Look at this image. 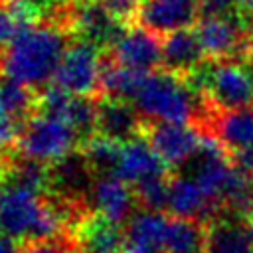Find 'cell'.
<instances>
[{
  "instance_id": "obj_1",
  "label": "cell",
  "mask_w": 253,
  "mask_h": 253,
  "mask_svg": "<svg viewBox=\"0 0 253 253\" xmlns=\"http://www.w3.org/2000/svg\"><path fill=\"white\" fill-rule=\"evenodd\" d=\"M67 34L69 32L53 20H43L20 28L6 49H2V75L28 87L49 85L67 49Z\"/></svg>"
},
{
  "instance_id": "obj_2",
  "label": "cell",
  "mask_w": 253,
  "mask_h": 253,
  "mask_svg": "<svg viewBox=\"0 0 253 253\" xmlns=\"http://www.w3.org/2000/svg\"><path fill=\"white\" fill-rule=\"evenodd\" d=\"M65 225L67 217L57 200L49 202L40 192L22 186H6L2 190L0 229L4 233L26 241H47L61 237Z\"/></svg>"
},
{
  "instance_id": "obj_3",
  "label": "cell",
  "mask_w": 253,
  "mask_h": 253,
  "mask_svg": "<svg viewBox=\"0 0 253 253\" xmlns=\"http://www.w3.org/2000/svg\"><path fill=\"white\" fill-rule=\"evenodd\" d=\"M132 105L140 117H144V121L192 125L202 107V99L194 93L184 77L160 69L144 77L132 99Z\"/></svg>"
},
{
  "instance_id": "obj_4",
  "label": "cell",
  "mask_w": 253,
  "mask_h": 253,
  "mask_svg": "<svg viewBox=\"0 0 253 253\" xmlns=\"http://www.w3.org/2000/svg\"><path fill=\"white\" fill-rule=\"evenodd\" d=\"M79 140V132L65 119L47 113H36L26 123L18 148L20 154L28 158L40 160L43 164H53L71 154Z\"/></svg>"
},
{
  "instance_id": "obj_5",
  "label": "cell",
  "mask_w": 253,
  "mask_h": 253,
  "mask_svg": "<svg viewBox=\"0 0 253 253\" xmlns=\"http://www.w3.org/2000/svg\"><path fill=\"white\" fill-rule=\"evenodd\" d=\"M249 22L243 14L200 18L196 34L208 61H245V36Z\"/></svg>"
},
{
  "instance_id": "obj_6",
  "label": "cell",
  "mask_w": 253,
  "mask_h": 253,
  "mask_svg": "<svg viewBox=\"0 0 253 253\" xmlns=\"http://www.w3.org/2000/svg\"><path fill=\"white\" fill-rule=\"evenodd\" d=\"M101 59L103 55H99L97 45L79 40L65 49L51 83L59 85L71 95L99 99Z\"/></svg>"
},
{
  "instance_id": "obj_7",
  "label": "cell",
  "mask_w": 253,
  "mask_h": 253,
  "mask_svg": "<svg viewBox=\"0 0 253 253\" xmlns=\"http://www.w3.org/2000/svg\"><path fill=\"white\" fill-rule=\"evenodd\" d=\"M142 136L170 168L186 166L200 146V130L190 123L144 121Z\"/></svg>"
},
{
  "instance_id": "obj_8",
  "label": "cell",
  "mask_w": 253,
  "mask_h": 253,
  "mask_svg": "<svg viewBox=\"0 0 253 253\" xmlns=\"http://www.w3.org/2000/svg\"><path fill=\"white\" fill-rule=\"evenodd\" d=\"M192 125L200 132L215 136L229 154L253 146V105L231 111L206 109Z\"/></svg>"
},
{
  "instance_id": "obj_9",
  "label": "cell",
  "mask_w": 253,
  "mask_h": 253,
  "mask_svg": "<svg viewBox=\"0 0 253 253\" xmlns=\"http://www.w3.org/2000/svg\"><path fill=\"white\" fill-rule=\"evenodd\" d=\"M200 20V0H142L138 24L164 38L172 32L192 28Z\"/></svg>"
},
{
  "instance_id": "obj_10",
  "label": "cell",
  "mask_w": 253,
  "mask_h": 253,
  "mask_svg": "<svg viewBox=\"0 0 253 253\" xmlns=\"http://www.w3.org/2000/svg\"><path fill=\"white\" fill-rule=\"evenodd\" d=\"M107 53L117 63L140 73H152L158 65H162V42L156 34L142 26H130L117 40V43L107 49Z\"/></svg>"
},
{
  "instance_id": "obj_11",
  "label": "cell",
  "mask_w": 253,
  "mask_h": 253,
  "mask_svg": "<svg viewBox=\"0 0 253 253\" xmlns=\"http://www.w3.org/2000/svg\"><path fill=\"white\" fill-rule=\"evenodd\" d=\"M168 174H170V166L154 152V148L148 144V140L142 134L123 142L115 176H119L130 186H136L140 182Z\"/></svg>"
},
{
  "instance_id": "obj_12",
  "label": "cell",
  "mask_w": 253,
  "mask_h": 253,
  "mask_svg": "<svg viewBox=\"0 0 253 253\" xmlns=\"http://www.w3.org/2000/svg\"><path fill=\"white\" fill-rule=\"evenodd\" d=\"M69 237L81 253H123L125 247V231H121V223L95 211L85 213L69 229Z\"/></svg>"
},
{
  "instance_id": "obj_13",
  "label": "cell",
  "mask_w": 253,
  "mask_h": 253,
  "mask_svg": "<svg viewBox=\"0 0 253 253\" xmlns=\"http://www.w3.org/2000/svg\"><path fill=\"white\" fill-rule=\"evenodd\" d=\"M168 211L172 217L196 219L208 223L215 217L221 208L204 192V188L192 176H172L170 178V202Z\"/></svg>"
},
{
  "instance_id": "obj_14",
  "label": "cell",
  "mask_w": 253,
  "mask_h": 253,
  "mask_svg": "<svg viewBox=\"0 0 253 253\" xmlns=\"http://www.w3.org/2000/svg\"><path fill=\"white\" fill-rule=\"evenodd\" d=\"M142 117L126 99H97V132L113 140L126 142L142 134Z\"/></svg>"
},
{
  "instance_id": "obj_15",
  "label": "cell",
  "mask_w": 253,
  "mask_h": 253,
  "mask_svg": "<svg viewBox=\"0 0 253 253\" xmlns=\"http://www.w3.org/2000/svg\"><path fill=\"white\" fill-rule=\"evenodd\" d=\"M202 253H253V235L247 219L219 211L206 223Z\"/></svg>"
},
{
  "instance_id": "obj_16",
  "label": "cell",
  "mask_w": 253,
  "mask_h": 253,
  "mask_svg": "<svg viewBox=\"0 0 253 253\" xmlns=\"http://www.w3.org/2000/svg\"><path fill=\"white\" fill-rule=\"evenodd\" d=\"M89 198H91V211L115 223H123L125 219H128L136 204L134 190H130L128 184L115 174L101 176L93 184Z\"/></svg>"
},
{
  "instance_id": "obj_17",
  "label": "cell",
  "mask_w": 253,
  "mask_h": 253,
  "mask_svg": "<svg viewBox=\"0 0 253 253\" xmlns=\"http://www.w3.org/2000/svg\"><path fill=\"white\" fill-rule=\"evenodd\" d=\"M204 63L206 53L196 30L186 28L162 38V69L186 79Z\"/></svg>"
},
{
  "instance_id": "obj_18",
  "label": "cell",
  "mask_w": 253,
  "mask_h": 253,
  "mask_svg": "<svg viewBox=\"0 0 253 253\" xmlns=\"http://www.w3.org/2000/svg\"><path fill=\"white\" fill-rule=\"evenodd\" d=\"M170 217L160 211H144L130 217L125 229L123 253H166V231Z\"/></svg>"
},
{
  "instance_id": "obj_19",
  "label": "cell",
  "mask_w": 253,
  "mask_h": 253,
  "mask_svg": "<svg viewBox=\"0 0 253 253\" xmlns=\"http://www.w3.org/2000/svg\"><path fill=\"white\" fill-rule=\"evenodd\" d=\"M206 223L196 219L170 217L166 231V253H202Z\"/></svg>"
},
{
  "instance_id": "obj_20",
  "label": "cell",
  "mask_w": 253,
  "mask_h": 253,
  "mask_svg": "<svg viewBox=\"0 0 253 253\" xmlns=\"http://www.w3.org/2000/svg\"><path fill=\"white\" fill-rule=\"evenodd\" d=\"M121 146H123V142L95 132L81 142L79 150L87 158L93 172H99L101 176H105V174H115L117 162L121 156Z\"/></svg>"
},
{
  "instance_id": "obj_21",
  "label": "cell",
  "mask_w": 253,
  "mask_h": 253,
  "mask_svg": "<svg viewBox=\"0 0 253 253\" xmlns=\"http://www.w3.org/2000/svg\"><path fill=\"white\" fill-rule=\"evenodd\" d=\"M170 174L168 176H160V178H152L146 182H140L136 186H132L136 202L146 210V211H164L168 210V202H170Z\"/></svg>"
},
{
  "instance_id": "obj_22",
  "label": "cell",
  "mask_w": 253,
  "mask_h": 253,
  "mask_svg": "<svg viewBox=\"0 0 253 253\" xmlns=\"http://www.w3.org/2000/svg\"><path fill=\"white\" fill-rule=\"evenodd\" d=\"M26 123L28 121H24L16 113H12L0 99V152L10 150L12 146H16L20 142Z\"/></svg>"
},
{
  "instance_id": "obj_23",
  "label": "cell",
  "mask_w": 253,
  "mask_h": 253,
  "mask_svg": "<svg viewBox=\"0 0 253 253\" xmlns=\"http://www.w3.org/2000/svg\"><path fill=\"white\" fill-rule=\"evenodd\" d=\"M101 2L107 8V12L126 28H130L138 20V10L142 0H101Z\"/></svg>"
},
{
  "instance_id": "obj_24",
  "label": "cell",
  "mask_w": 253,
  "mask_h": 253,
  "mask_svg": "<svg viewBox=\"0 0 253 253\" xmlns=\"http://www.w3.org/2000/svg\"><path fill=\"white\" fill-rule=\"evenodd\" d=\"M20 253H81L71 237H57L47 241H28Z\"/></svg>"
},
{
  "instance_id": "obj_25",
  "label": "cell",
  "mask_w": 253,
  "mask_h": 253,
  "mask_svg": "<svg viewBox=\"0 0 253 253\" xmlns=\"http://www.w3.org/2000/svg\"><path fill=\"white\" fill-rule=\"evenodd\" d=\"M239 0H200V18L211 16H237Z\"/></svg>"
},
{
  "instance_id": "obj_26",
  "label": "cell",
  "mask_w": 253,
  "mask_h": 253,
  "mask_svg": "<svg viewBox=\"0 0 253 253\" xmlns=\"http://www.w3.org/2000/svg\"><path fill=\"white\" fill-rule=\"evenodd\" d=\"M20 26L12 18V14L6 8H0V49H6V45L14 40Z\"/></svg>"
},
{
  "instance_id": "obj_27",
  "label": "cell",
  "mask_w": 253,
  "mask_h": 253,
  "mask_svg": "<svg viewBox=\"0 0 253 253\" xmlns=\"http://www.w3.org/2000/svg\"><path fill=\"white\" fill-rule=\"evenodd\" d=\"M231 160H233V164H235L241 172H245L247 176L253 178V146H247V148H243V150L231 154Z\"/></svg>"
},
{
  "instance_id": "obj_28",
  "label": "cell",
  "mask_w": 253,
  "mask_h": 253,
  "mask_svg": "<svg viewBox=\"0 0 253 253\" xmlns=\"http://www.w3.org/2000/svg\"><path fill=\"white\" fill-rule=\"evenodd\" d=\"M0 253H20L16 237L0 231Z\"/></svg>"
},
{
  "instance_id": "obj_29",
  "label": "cell",
  "mask_w": 253,
  "mask_h": 253,
  "mask_svg": "<svg viewBox=\"0 0 253 253\" xmlns=\"http://www.w3.org/2000/svg\"><path fill=\"white\" fill-rule=\"evenodd\" d=\"M245 61H253V22L249 24L245 36Z\"/></svg>"
},
{
  "instance_id": "obj_30",
  "label": "cell",
  "mask_w": 253,
  "mask_h": 253,
  "mask_svg": "<svg viewBox=\"0 0 253 253\" xmlns=\"http://www.w3.org/2000/svg\"><path fill=\"white\" fill-rule=\"evenodd\" d=\"M239 10L247 18V22H253V0H239Z\"/></svg>"
},
{
  "instance_id": "obj_31",
  "label": "cell",
  "mask_w": 253,
  "mask_h": 253,
  "mask_svg": "<svg viewBox=\"0 0 253 253\" xmlns=\"http://www.w3.org/2000/svg\"><path fill=\"white\" fill-rule=\"evenodd\" d=\"M47 6H51V8H57V6H63V4H69L71 0H43Z\"/></svg>"
},
{
  "instance_id": "obj_32",
  "label": "cell",
  "mask_w": 253,
  "mask_h": 253,
  "mask_svg": "<svg viewBox=\"0 0 253 253\" xmlns=\"http://www.w3.org/2000/svg\"><path fill=\"white\" fill-rule=\"evenodd\" d=\"M2 178L4 176H2V170H0V194H2Z\"/></svg>"
},
{
  "instance_id": "obj_33",
  "label": "cell",
  "mask_w": 253,
  "mask_h": 253,
  "mask_svg": "<svg viewBox=\"0 0 253 253\" xmlns=\"http://www.w3.org/2000/svg\"><path fill=\"white\" fill-rule=\"evenodd\" d=\"M4 2H6V0H0V4H4Z\"/></svg>"
}]
</instances>
